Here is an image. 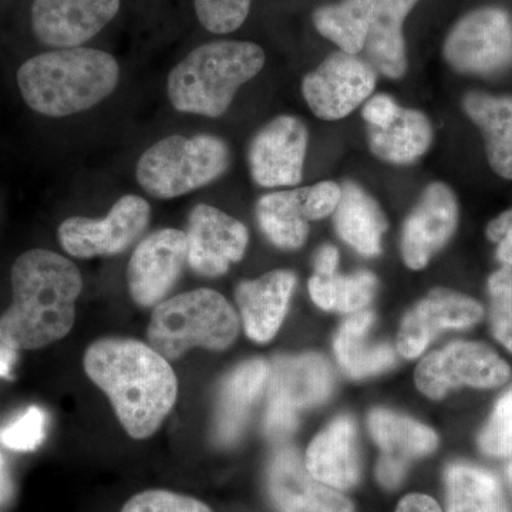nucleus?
I'll list each match as a JSON object with an SVG mask.
<instances>
[{
  "label": "nucleus",
  "instance_id": "obj_25",
  "mask_svg": "<svg viewBox=\"0 0 512 512\" xmlns=\"http://www.w3.org/2000/svg\"><path fill=\"white\" fill-rule=\"evenodd\" d=\"M463 106L483 133L490 167L501 178L512 180V96L468 93Z\"/></svg>",
  "mask_w": 512,
  "mask_h": 512
},
{
  "label": "nucleus",
  "instance_id": "obj_26",
  "mask_svg": "<svg viewBox=\"0 0 512 512\" xmlns=\"http://www.w3.org/2000/svg\"><path fill=\"white\" fill-rule=\"evenodd\" d=\"M372 153L390 164H410L426 154L433 141V128L426 114L402 109L386 128H367Z\"/></svg>",
  "mask_w": 512,
  "mask_h": 512
},
{
  "label": "nucleus",
  "instance_id": "obj_27",
  "mask_svg": "<svg viewBox=\"0 0 512 512\" xmlns=\"http://www.w3.org/2000/svg\"><path fill=\"white\" fill-rule=\"evenodd\" d=\"M373 440L382 448L383 456L409 464L414 458L426 457L439 446L436 431L410 417L373 410L369 416Z\"/></svg>",
  "mask_w": 512,
  "mask_h": 512
},
{
  "label": "nucleus",
  "instance_id": "obj_5",
  "mask_svg": "<svg viewBox=\"0 0 512 512\" xmlns=\"http://www.w3.org/2000/svg\"><path fill=\"white\" fill-rule=\"evenodd\" d=\"M238 333L239 318L231 303L220 292L201 288L158 303L147 340L151 348L173 362L194 348L228 349Z\"/></svg>",
  "mask_w": 512,
  "mask_h": 512
},
{
  "label": "nucleus",
  "instance_id": "obj_28",
  "mask_svg": "<svg viewBox=\"0 0 512 512\" xmlns=\"http://www.w3.org/2000/svg\"><path fill=\"white\" fill-rule=\"evenodd\" d=\"M447 512H511L500 481L470 463L446 468Z\"/></svg>",
  "mask_w": 512,
  "mask_h": 512
},
{
  "label": "nucleus",
  "instance_id": "obj_10",
  "mask_svg": "<svg viewBox=\"0 0 512 512\" xmlns=\"http://www.w3.org/2000/svg\"><path fill=\"white\" fill-rule=\"evenodd\" d=\"M150 218V204L140 195L127 194L101 220L67 218L57 229V237L64 251L74 258L119 255L144 234Z\"/></svg>",
  "mask_w": 512,
  "mask_h": 512
},
{
  "label": "nucleus",
  "instance_id": "obj_40",
  "mask_svg": "<svg viewBox=\"0 0 512 512\" xmlns=\"http://www.w3.org/2000/svg\"><path fill=\"white\" fill-rule=\"evenodd\" d=\"M407 464L400 463V461L393 460V458L384 457L380 458L377 464V480L383 485L384 488L393 490L397 485L402 483L404 474H406Z\"/></svg>",
  "mask_w": 512,
  "mask_h": 512
},
{
  "label": "nucleus",
  "instance_id": "obj_42",
  "mask_svg": "<svg viewBox=\"0 0 512 512\" xmlns=\"http://www.w3.org/2000/svg\"><path fill=\"white\" fill-rule=\"evenodd\" d=\"M396 512H443L436 500L424 494L406 495L399 505Z\"/></svg>",
  "mask_w": 512,
  "mask_h": 512
},
{
  "label": "nucleus",
  "instance_id": "obj_29",
  "mask_svg": "<svg viewBox=\"0 0 512 512\" xmlns=\"http://www.w3.org/2000/svg\"><path fill=\"white\" fill-rule=\"evenodd\" d=\"M256 221L275 247L295 251L309 235V221L303 214L302 188L276 191L259 198Z\"/></svg>",
  "mask_w": 512,
  "mask_h": 512
},
{
  "label": "nucleus",
  "instance_id": "obj_11",
  "mask_svg": "<svg viewBox=\"0 0 512 512\" xmlns=\"http://www.w3.org/2000/svg\"><path fill=\"white\" fill-rule=\"evenodd\" d=\"M375 67L356 55L332 53L318 69L306 74L302 93L320 120L345 119L375 92Z\"/></svg>",
  "mask_w": 512,
  "mask_h": 512
},
{
  "label": "nucleus",
  "instance_id": "obj_24",
  "mask_svg": "<svg viewBox=\"0 0 512 512\" xmlns=\"http://www.w3.org/2000/svg\"><path fill=\"white\" fill-rule=\"evenodd\" d=\"M336 232L349 247L360 255L373 256L382 252V238L387 221L382 208L362 187L355 183L342 185V198L333 212Z\"/></svg>",
  "mask_w": 512,
  "mask_h": 512
},
{
  "label": "nucleus",
  "instance_id": "obj_7",
  "mask_svg": "<svg viewBox=\"0 0 512 512\" xmlns=\"http://www.w3.org/2000/svg\"><path fill=\"white\" fill-rule=\"evenodd\" d=\"M269 390L265 433L269 439L285 440L298 427V414L329 399L333 372L325 357L316 353L276 357L269 365Z\"/></svg>",
  "mask_w": 512,
  "mask_h": 512
},
{
  "label": "nucleus",
  "instance_id": "obj_15",
  "mask_svg": "<svg viewBox=\"0 0 512 512\" xmlns=\"http://www.w3.org/2000/svg\"><path fill=\"white\" fill-rule=\"evenodd\" d=\"M483 316L484 308L476 299L451 289H434L404 316L397 333V350L406 359H414L440 333L471 328Z\"/></svg>",
  "mask_w": 512,
  "mask_h": 512
},
{
  "label": "nucleus",
  "instance_id": "obj_41",
  "mask_svg": "<svg viewBox=\"0 0 512 512\" xmlns=\"http://www.w3.org/2000/svg\"><path fill=\"white\" fill-rule=\"evenodd\" d=\"M339 265V251L333 245H323L315 256V275L336 274Z\"/></svg>",
  "mask_w": 512,
  "mask_h": 512
},
{
  "label": "nucleus",
  "instance_id": "obj_19",
  "mask_svg": "<svg viewBox=\"0 0 512 512\" xmlns=\"http://www.w3.org/2000/svg\"><path fill=\"white\" fill-rule=\"evenodd\" d=\"M295 286V274L285 269L239 282L235 299L249 339L268 343L275 338L288 313Z\"/></svg>",
  "mask_w": 512,
  "mask_h": 512
},
{
  "label": "nucleus",
  "instance_id": "obj_33",
  "mask_svg": "<svg viewBox=\"0 0 512 512\" xmlns=\"http://www.w3.org/2000/svg\"><path fill=\"white\" fill-rule=\"evenodd\" d=\"M46 426L45 410L30 406L25 412L0 427V444L9 450L30 453L37 450L45 441Z\"/></svg>",
  "mask_w": 512,
  "mask_h": 512
},
{
  "label": "nucleus",
  "instance_id": "obj_38",
  "mask_svg": "<svg viewBox=\"0 0 512 512\" xmlns=\"http://www.w3.org/2000/svg\"><path fill=\"white\" fill-rule=\"evenodd\" d=\"M487 237L497 245L498 261L512 269V208L488 224Z\"/></svg>",
  "mask_w": 512,
  "mask_h": 512
},
{
  "label": "nucleus",
  "instance_id": "obj_6",
  "mask_svg": "<svg viewBox=\"0 0 512 512\" xmlns=\"http://www.w3.org/2000/svg\"><path fill=\"white\" fill-rule=\"evenodd\" d=\"M231 151L220 137L180 134L147 148L136 165V178L148 195L160 200L183 197L227 173Z\"/></svg>",
  "mask_w": 512,
  "mask_h": 512
},
{
  "label": "nucleus",
  "instance_id": "obj_39",
  "mask_svg": "<svg viewBox=\"0 0 512 512\" xmlns=\"http://www.w3.org/2000/svg\"><path fill=\"white\" fill-rule=\"evenodd\" d=\"M400 111H402V107L392 97L387 94H377L366 101L362 117L370 127L386 128L397 119Z\"/></svg>",
  "mask_w": 512,
  "mask_h": 512
},
{
  "label": "nucleus",
  "instance_id": "obj_14",
  "mask_svg": "<svg viewBox=\"0 0 512 512\" xmlns=\"http://www.w3.org/2000/svg\"><path fill=\"white\" fill-rule=\"evenodd\" d=\"M185 235L188 265L205 278L227 274L232 264L244 258L249 242L241 221L208 204L192 208Z\"/></svg>",
  "mask_w": 512,
  "mask_h": 512
},
{
  "label": "nucleus",
  "instance_id": "obj_3",
  "mask_svg": "<svg viewBox=\"0 0 512 512\" xmlns=\"http://www.w3.org/2000/svg\"><path fill=\"white\" fill-rule=\"evenodd\" d=\"M119 80L116 57L82 46L30 57L18 70L25 103L53 119L93 109L114 93Z\"/></svg>",
  "mask_w": 512,
  "mask_h": 512
},
{
  "label": "nucleus",
  "instance_id": "obj_21",
  "mask_svg": "<svg viewBox=\"0 0 512 512\" xmlns=\"http://www.w3.org/2000/svg\"><path fill=\"white\" fill-rule=\"evenodd\" d=\"M268 376L265 360L249 359L224 377L215 407L214 437L218 444L231 446L241 437Z\"/></svg>",
  "mask_w": 512,
  "mask_h": 512
},
{
  "label": "nucleus",
  "instance_id": "obj_32",
  "mask_svg": "<svg viewBox=\"0 0 512 512\" xmlns=\"http://www.w3.org/2000/svg\"><path fill=\"white\" fill-rule=\"evenodd\" d=\"M490 323L494 338L512 353V271L501 268L488 279Z\"/></svg>",
  "mask_w": 512,
  "mask_h": 512
},
{
  "label": "nucleus",
  "instance_id": "obj_35",
  "mask_svg": "<svg viewBox=\"0 0 512 512\" xmlns=\"http://www.w3.org/2000/svg\"><path fill=\"white\" fill-rule=\"evenodd\" d=\"M478 447L490 457L512 456V387L495 404L478 436Z\"/></svg>",
  "mask_w": 512,
  "mask_h": 512
},
{
  "label": "nucleus",
  "instance_id": "obj_20",
  "mask_svg": "<svg viewBox=\"0 0 512 512\" xmlns=\"http://www.w3.org/2000/svg\"><path fill=\"white\" fill-rule=\"evenodd\" d=\"M309 474L335 490H349L360 480L357 429L350 416H340L320 431L306 451Z\"/></svg>",
  "mask_w": 512,
  "mask_h": 512
},
{
  "label": "nucleus",
  "instance_id": "obj_2",
  "mask_svg": "<svg viewBox=\"0 0 512 512\" xmlns=\"http://www.w3.org/2000/svg\"><path fill=\"white\" fill-rule=\"evenodd\" d=\"M12 303L0 316V339L16 350L46 348L69 335L83 289L79 268L49 249H30L10 272Z\"/></svg>",
  "mask_w": 512,
  "mask_h": 512
},
{
  "label": "nucleus",
  "instance_id": "obj_16",
  "mask_svg": "<svg viewBox=\"0 0 512 512\" xmlns=\"http://www.w3.org/2000/svg\"><path fill=\"white\" fill-rule=\"evenodd\" d=\"M120 5L121 0H33V33L55 49L79 47L116 18Z\"/></svg>",
  "mask_w": 512,
  "mask_h": 512
},
{
  "label": "nucleus",
  "instance_id": "obj_31",
  "mask_svg": "<svg viewBox=\"0 0 512 512\" xmlns=\"http://www.w3.org/2000/svg\"><path fill=\"white\" fill-rule=\"evenodd\" d=\"M376 291L377 278L369 271L352 275H313L309 281L312 301L328 312L363 311L375 298Z\"/></svg>",
  "mask_w": 512,
  "mask_h": 512
},
{
  "label": "nucleus",
  "instance_id": "obj_23",
  "mask_svg": "<svg viewBox=\"0 0 512 512\" xmlns=\"http://www.w3.org/2000/svg\"><path fill=\"white\" fill-rule=\"evenodd\" d=\"M419 0H379L370 19L365 42L370 64L390 79H402L407 70L403 25Z\"/></svg>",
  "mask_w": 512,
  "mask_h": 512
},
{
  "label": "nucleus",
  "instance_id": "obj_17",
  "mask_svg": "<svg viewBox=\"0 0 512 512\" xmlns=\"http://www.w3.org/2000/svg\"><path fill=\"white\" fill-rule=\"evenodd\" d=\"M458 224V202L448 185L430 184L410 212L402 231L404 264L414 271L426 268L430 259L450 241Z\"/></svg>",
  "mask_w": 512,
  "mask_h": 512
},
{
  "label": "nucleus",
  "instance_id": "obj_13",
  "mask_svg": "<svg viewBox=\"0 0 512 512\" xmlns=\"http://www.w3.org/2000/svg\"><path fill=\"white\" fill-rule=\"evenodd\" d=\"M308 144V128L298 117L279 116L269 121L249 144V171L255 183L264 188L301 183Z\"/></svg>",
  "mask_w": 512,
  "mask_h": 512
},
{
  "label": "nucleus",
  "instance_id": "obj_36",
  "mask_svg": "<svg viewBox=\"0 0 512 512\" xmlns=\"http://www.w3.org/2000/svg\"><path fill=\"white\" fill-rule=\"evenodd\" d=\"M121 512H212L197 498L167 490H148L134 495Z\"/></svg>",
  "mask_w": 512,
  "mask_h": 512
},
{
  "label": "nucleus",
  "instance_id": "obj_12",
  "mask_svg": "<svg viewBox=\"0 0 512 512\" xmlns=\"http://www.w3.org/2000/svg\"><path fill=\"white\" fill-rule=\"evenodd\" d=\"M188 265L187 235L181 229L164 228L144 238L127 266L131 299L141 308H156L180 281Z\"/></svg>",
  "mask_w": 512,
  "mask_h": 512
},
{
  "label": "nucleus",
  "instance_id": "obj_1",
  "mask_svg": "<svg viewBox=\"0 0 512 512\" xmlns=\"http://www.w3.org/2000/svg\"><path fill=\"white\" fill-rule=\"evenodd\" d=\"M83 366L89 379L109 397L117 419L133 439L153 436L177 402L173 367L141 340H96L84 353Z\"/></svg>",
  "mask_w": 512,
  "mask_h": 512
},
{
  "label": "nucleus",
  "instance_id": "obj_22",
  "mask_svg": "<svg viewBox=\"0 0 512 512\" xmlns=\"http://www.w3.org/2000/svg\"><path fill=\"white\" fill-rule=\"evenodd\" d=\"M376 316L360 311L343 322L333 342L336 359L343 372L352 379H366L392 369L397 363L393 346L375 342L370 336Z\"/></svg>",
  "mask_w": 512,
  "mask_h": 512
},
{
  "label": "nucleus",
  "instance_id": "obj_34",
  "mask_svg": "<svg viewBox=\"0 0 512 512\" xmlns=\"http://www.w3.org/2000/svg\"><path fill=\"white\" fill-rule=\"evenodd\" d=\"M252 0H194L195 13L208 32L227 35L244 25Z\"/></svg>",
  "mask_w": 512,
  "mask_h": 512
},
{
  "label": "nucleus",
  "instance_id": "obj_44",
  "mask_svg": "<svg viewBox=\"0 0 512 512\" xmlns=\"http://www.w3.org/2000/svg\"><path fill=\"white\" fill-rule=\"evenodd\" d=\"M16 360H18V350L10 348L0 339V379H8L12 375Z\"/></svg>",
  "mask_w": 512,
  "mask_h": 512
},
{
  "label": "nucleus",
  "instance_id": "obj_18",
  "mask_svg": "<svg viewBox=\"0 0 512 512\" xmlns=\"http://www.w3.org/2000/svg\"><path fill=\"white\" fill-rule=\"evenodd\" d=\"M268 493L281 512H353L349 498L309 474L298 451H276L268 467Z\"/></svg>",
  "mask_w": 512,
  "mask_h": 512
},
{
  "label": "nucleus",
  "instance_id": "obj_9",
  "mask_svg": "<svg viewBox=\"0 0 512 512\" xmlns=\"http://www.w3.org/2000/svg\"><path fill=\"white\" fill-rule=\"evenodd\" d=\"M444 59L458 73L493 74L512 63V20L504 9L467 13L448 33Z\"/></svg>",
  "mask_w": 512,
  "mask_h": 512
},
{
  "label": "nucleus",
  "instance_id": "obj_30",
  "mask_svg": "<svg viewBox=\"0 0 512 512\" xmlns=\"http://www.w3.org/2000/svg\"><path fill=\"white\" fill-rule=\"evenodd\" d=\"M379 0H342L322 6L313 13L320 35L339 46L342 52L357 55L365 49L367 29Z\"/></svg>",
  "mask_w": 512,
  "mask_h": 512
},
{
  "label": "nucleus",
  "instance_id": "obj_45",
  "mask_svg": "<svg viewBox=\"0 0 512 512\" xmlns=\"http://www.w3.org/2000/svg\"><path fill=\"white\" fill-rule=\"evenodd\" d=\"M507 480H508V484H510V488L512 491V461L510 463V466H508V468H507Z\"/></svg>",
  "mask_w": 512,
  "mask_h": 512
},
{
  "label": "nucleus",
  "instance_id": "obj_43",
  "mask_svg": "<svg viewBox=\"0 0 512 512\" xmlns=\"http://www.w3.org/2000/svg\"><path fill=\"white\" fill-rule=\"evenodd\" d=\"M15 497V481L8 466V461L0 453V512H6Z\"/></svg>",
  "mask_w": 512,
  "mask_h": 512
},
{
  "label": "nucleus",
  "instance_id": "obj_8",
  "mask_svg": "<svg viewBox=\"0 0 512 512\" xmlns=\"http://www.w3.org/2000/svg\"><path fill=\"white\" fill-rule=\"evenodd\" d=\"M510 366L484 343L454 342L424 357L414 379L421 393L443 399L451 390L468 386L495 389L508 382Z\"/></svg>",
  "mask_w": 512,
  "mask_h": 512
},
{
  "label": "nucleus",
  "instance_id": "obj_37",
  "mask_svg": "<svg viewBox=\"0 0 512 512\" xmlns=\"http://www.w3.org/2000/svg\"><path fill=\"white\" fill-rule=\"evenodd\" d=\"M342 198V187L333 181H323L302 188L303 214L306 220L318 221L329 217L338 208Z\"/></svg>",
  "mask_w": 512,
  "mask_h": 512
},
{
  "label": "nucleus",
  "instance_id": "obj_4",
  "mask_svg": "<svg viewBox=\"0 0 512 512\" xmlns=\"http://www.w3.org/2000/svg\"><path fill=\"white\" fill-rule=\"evenodd\" d=\"M264 64V49L256 43H205L168 74V99L180 113L217 119L227 113L239 87L254 79Z\"/></svg>",
  "mask_w": 512,
  "mask_h": 512
}]
</instances>
